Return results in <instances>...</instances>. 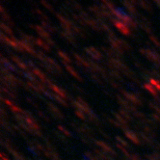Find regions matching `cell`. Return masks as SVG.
Listing matches in <instances>:
<instances>
[{"label": "cell", "mask_w": 160, "mask_h": 160, "mask_svg": "<svg viewBox=\"0 0 160 160\" xmlns=\"http://www.w3.org/2000/svg\"><path fill=\"white\" fill-rule=\"evenodd\" d=\"M112 22H113V24L116 26V28L122 34H123V35H129V34H130L131 31H130V28H129L128 25H127L125 23H123V22H122V21H120L118 19H114Z\"/></svg>", "instance_id": "1"}, {"label": "cell", "mask_w": 160, "mask_h": 160, "mask_svg": "<svg viewBox=\"0 0 160 160\" xmlns=\"http://www.w3.org/2000/svg\"><path fill=\"white\" fill-rule=\"evenodd\" d=\"M122 4H123L124 8L127 9L128 12L131 14V16H133V17H138L139 18L140 14H139V12L136 9V5L132 4L131 2L128 1V0H122Z\"/></svg>", "instance_id": "2"}, {"label": "cell", "mask_w": 160, "mask_h": 160, "mask_svg": "<svg viewBox=\"0 0 160 160\" xmlns=\"http://www.w3.org/2000/svg\"><path fill=\"white\" fill-rule=\"evenodd\" d=\"M139 25L141 26L142 29H144L146 32H148V34H151L152 32V24H151V22L148 21L145 17L141 16L140 15V20H139Z\"/></svg>", "instance_id": "3"}, {"label": "cell", "mask_w": 160, "mask_h": 160, "mask_svg": "<svg viewBox=\"0 0 160 160\" xmlns=\"http://www.w3.org/2000/svg\"><path fill=\"white\" fill-rule=\"evenodd\" d=\"M32 27L36 30V32H38V34H39L41 37H42L43 39L47 40V42L50 40L49 33L47 30H45L42 26H41V25H35V26H32Z\"/></svg>", "instance_id": "4"}, {"label": "cell", "mask_w": 160, "mask_h": 160, "mask_svg": "<svg viewBox=\"0 0 160 160\" xmlns=\"http://www.w3.org/2000/svg\"><path fill=\"white\" fill-rule=\"evenodd\" d=\"M139 5L142 9L148 13H152V5L148 0H139Z\"/></svg>", "instance_id": "5"}, {"label": "cell", "mask_w": 160, "mask_h": 160, "mask_svg": "<svg viewBox=\"0 0 160 160\" xmlns=\"http://www.w3.org/2000/svg\"><path fill=\"white\" fill-rule=\"evenodd\" d=\"M0 9H1V16H2V19H3L4 21H6L7 23H9V24H10V26H13V25H14V22H13L12 20H11V18H10V17H9V15H8V14H6L4 8H3V7H1Z\"/></svg>", "instance_id": "6"}, {"label": "cell", "mask_w": 160, "mask_h": 160, "mask_svg": "<svg viewBox=\"0 0 160 160\" xmlns=\"http://www.w3.org/2000/svg\"><path fill=\"white\" fill-rule=\"evenodd\" d=\"M86 51L90 54V55H92L94 58H96V59H99L100 57H101V54L96 49V48H87L86 49Z\"/></svg>", "instance_id": "7"}, {"label": "cell", "mask_w": 160, "mask_h": 160, "mask_svg": "<svg viewBox=\"0 0 160 160\" xmlns=\"http://www.w3.org/2000/svg\"><path fill=\"white\" fill-rule=\"evenodd\" d=\"M36 43L39 44L41 48H42L43 49L45 50H49V47H48V44L47 43V41H42L41 39H36Z\"/></svg>", "instance_id": "8"}, {"label": "cell", "mask_w": 160, "mask_h": 160, "mask_svg": "<svg viewBox=\"0 0 160 160\" xmlns=\"http://www.w3.org/2000/svg\"><path fill=\"white\" fill-rule=\"evenodd\" d=\"M1 29H2L3 33L5 32L7 35H10L11 37H13V31H12V29H11L8 25H6L4 22H2V23H1Z\"/></svg>", "instance_id": "9"}, {"label": "cell", "mask_w": 160, "mask_h": 160, "mask_svg": "<svg viewBox=\"0 0 160 160\" xmlns=\"http://www.w3.org/2000/svg\"><path fill=\"white\" fill-rule=\"evenodd\" d=\"M41 3H42V6H44L45 8H47L48 11H50L51 13H54V14H56L55 12H54V10H53V7L47 1V0H41Z\"/></svg>", "instance_id": "10"}, {"label": "cell", "mask_w": 160, "mask_h": 160, "mask_svg": "<svg viewBox=\"0 0 160 160\" xmlns=\"http://www.w3.org/2000/svg\"><path fill=\"white\" fill-rule=\"evenodd\" d=\"M150 38H151V40L155 43V45H157V47H160V42H158V40H157V38H156V37H154V36L151 35V36H150Z\"/></svg>", "instance_id": "11"}, {"label": "cell", "mask_w": 160, "mask_h": 160, "mask_svg": "<svg viewBox=\"0 0 160 160\" xmlns=\"http://www.w3.org/2000/svg\"><path fill=\"white\" fill-rule=\"evenodd\" d=\"M58 54L60 55V57H63V59H66L67 61H70V62H71V59L68 58V55H67V54H65L64 52L58 51Z\"/></svg>", "instance_id": "12"}, {"label": "cell", "mask_w": 160, "mask_h": 160, "mask_svg": "<svg viewBox=\"0 0 160 160\" xmlns=\"http://www.w3.org/2000/svg\"><path fill=\"white\" fill-rule=\"evenodd\" d=\"M129 2H131L132 4H134V5H139V0H128Z\"/></svg>", "instance_id": "13"}, {"label": "cell", "mask_w": 160, "mask_h": 160, "mask_svg": "<svg viewBox=\"0 0 160 160\" xmlns=\"http://www.w3.org/2000/svg\"><path fill=\"white\" fill-rule=\"evenodd\" d=\"M153 1H154V2H155V3L157 4V6H158V7L160 8V0H153Z\"/></svg>", "instance_id": "14"}]
</instances>
